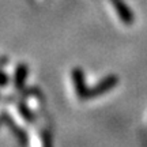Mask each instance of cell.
<instances>
[{
    "mask_svg": "<svg viewBox=\"0 0 147 147\" xmlns=\"http://www.w3.org/2000/svg\"><path fill=\"white\" fill-rule=\"evenodd\" d=\"M113 3H115L116 8L119 10V14H120V15L125 19L127 23H129V19L132 21V15H131V12L128 11V8L123 4V1H121V0H113Z\"/></svg>",
    "mask_w": 147,
    "mask_h": 147,
    "instance_id": "6da1fadb",
    "label": "cell"
}]
</instances>
